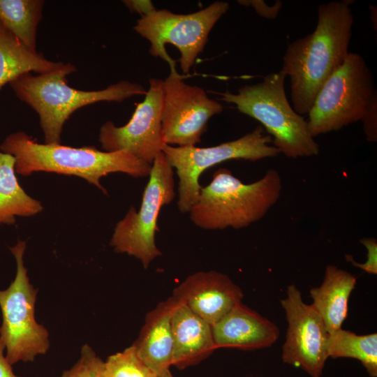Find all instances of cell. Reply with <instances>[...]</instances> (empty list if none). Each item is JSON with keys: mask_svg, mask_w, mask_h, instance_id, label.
<instances>
[{"mask_svg": "<svg viewBox=\"0 0 377 377\" xmlns=\"http://www.w3.org/2000/svg\"><path fill=\"white\" fill-rule=\"evenodd\" d=\"M377 100L372 74L364 58L349 52L318 93L308 112L313 138L362 121Z\"/></svg>", "mask_w": 377, "mask_h": 377, "instance_id": "cell-6", "label": "cell"}, {"mask_svg": "<svg viewBox=\"0 0 377 377\" xmlns=\"http://www.w3.org/2000/svg\"><path fill=\"white\" fill-rule=\"evenodd\" d=\"M158 377H173L171 374L170 369H168L163 372L161 375H159Z\"/></svg>", "mask_w": 377, "mask_h": 377, "instance_id": "cell-31", "label": "cell"}, {"mask_svg": "<svg viewBox=\"0 0 377 377\" xmlns=\"http://www.w3.org/2000/svg\"><path fill=\"white\" fill-rule=\"evenodd\" d=\"M122 2L131 12L138 13L141 17L156 10L151 1L149 0H126Z\"/></svg>", "mask_w": 377, "mask_h": 377, "instance_id": "cell-28", "label": "cell"}, {"mask_svg": "<svg viewBox=\"0 0 377 377\" xmlns=\"http://www.w3.org/2000/svg\"><path fill=\"white\" fill-rule=\"evenodd\" d=\"M286 77L281 70L267 75L260 82L240 87L237 94L226 91L217 94L220 100L235 105L240 112L258 121L280 154L292 158L317 156L319 145L306 120L288 102Z\"/></svg>", "mask_w": 377, "mask_h": 377, "instance_id": "cell-5", "label": "cell"}, {"mask_svg": "<svg viewBox=\"0 0 377 377\" xmlns=\"http://www.w3.org/2000/svg\"><path fill=\"white\" fill-rule=\"evenodd\" d=\"M0 151L15 159V172L29 176L36 172L75 175L95 185L104 194L100 179L108 174L122 172L133 177L149 175L151 165L126 151H105L95 147H73L61 144L39 143L24 131L8 135Z\"/></svg>", "mask_w": 377, "mask_h": 377, "instance_id": "cell-2", "label": "cell"}, {"mask_svg": "<svg viewBox=\"0 0 377 377\" xmlns=\"http://www.w3.org/2000/svg\"><path fill=\"white\" fill-rule=\"evenodd\" d=\"M61 377H105L104 362L86 344L82 347L77 362Z\"/></svg>", "mask_w": 377, "mask_h": 377, "instance_id": "cell-24", "label": "cell"}, {"mask_svg": "<svg viewBox=\"0 0 377 377\" xmlns=\"http://www.w3.org/2000/svg\"><path fill=\"white\" fill-rule=\"evenodd\" d=\"M354 18L348 1L321 3L315 30L289 43L281 71L290 80L293 109L308 114L320 89L349 53Z\"/></svg>", "mask_w": 377, "mask_h": 377, "instance_id": "cell-1", "label": "cell"}, {"mask_svg": "<svg viewBox=\"0 0 377 377\" xmlns=\"http://www.w3.org/2000/svg\"><path fill=\"white\" fill-rule=\"evenodd\" d=\"M269 135L262 126L235 140L209 147H174L165 145L162 151L179 177L177 207L182 213L188 212L198 199L201 186L199 179L207 169L224 161L243 159L256 161L274 157L279 151L269 144Z\"/></svg>", "mask_w": 377, "mask_h": 377, "instance_id": "cell-9", "label": "cell"}, {"mask_svg": "<svg viewBox=\"0 0 377 377\" xmlns=\"http://www.w3.org/2000/svg\"><path fill=\"white\" fill-rule=\"evenodd\" d=\"M228 9L229 3L220 1L188 14L156 9L140 17L133 29L150 43V54L166 61L170 70L176 69L175 61L168 55L165 44L175 46L180 52L181 69L186 74L202 52L211 30Z\"/></svg>", "mask_w": 377, "mask_h": 377, "instance_id": "cell-8", "label": "cell"}, {"mask_svg": "<svg viewBox=\"0 0 377 377\" xmlns=\"http://www.w3.org/2000/svg\"><path fill=\"white\" fill-rule=\"evenodd\" d=\"M26 246V242L18 240L16 245L10 247L17 263L16 275L7 289L0 290V339L11 365L20 361L33 362L37 355L46 353L50 347L47 330L35 319L38 290L29 282L24 264Z\"/></svg>", "mask_w": 377, "mask_h": 377, "instance_id": "cell-7", "label": "cell"}, {"mask_svg": "<svg viewBox=\"0 0 377 377\" xmlns=\"http://www.w3.org/2000/svg\"><path fill=\"white\" fill-rule=\"evenodd\" d=\"M185 304L211 326L241 303V289L224 274L199 272L187 277L173 292Z\"/></svg>", "mask_w": 377, "mask_h": 377, "instance_id": "cell-14", "label": "cell"}, {"mask_svg": "<svg viewBox=\"0 0 377 377\" xmlns=\"http://www.w3.org/2000/svg\"><path fill=\"white\" fill-rule=\"evenodd\" d=\"M161 125L165 145L195 146L201 142L209 120L223 106L201 87L186 84L175 70L163 80Z\"/></svg>", "mask_w": 377, "mask_h": 377, "instance_id": "cell-11", "label": "cell"}, {"mask_svg": "<svg viewBox=\"0 0 377 377\" xmlns=\"http://www.w3.org/2000/svg\"><path fill=\"white\" fill-rule=\"evenodd\" d=\"M149 177L138 211L129 209L116 224L110 240L114 251L135 257L144 268L161 255L155 242L158 217L175 196L173 168L163 151L154 160Z\"/></svg>", "mask_w": 377, "mask_h": 377, "instance_id": "cell-10", "label": "cell"}, {"mask_svg": "<svg viewBox=\"0 0 377 377\" xmlns=\"http://www.w3.org/2000/svg\"><path fill=\"white\" fill-rule=\"evenodd\" d=\"M75 71V65L64 63L57 70L36 75L24 73L9 83L17 98L38 113L46 144H61L64 124L80 108L101 101L121 103L147 93L141 84L128 80L101 90H79L68 84L67 75Z\"/></svg>", "mask_w": 377, "mask_h": 377, "instance_id": "cell-3", "label": "cell"}, {"mask_svg": "<svg viewBox=\"0 0 377 377\" xmlns=\"http://www.w3.org/2000/svg\"><path fill=\"white\" fill-rule=\"evenodd\" d=\"M367 140L374 142L377 140V100L369 106L361 121Z\"/></svg>", "mask_w": 377, "mask_h": 377, "instance_id": "cell-27", "label": "cell"}, {"mask_svg": "<svg viewBox=\"0 0 377 377\" xmlns=\"http://www.w3.org/2000/svg\"><path fill=\"white\" fill-rule=\"evenodd\" d=\"M5 350V344L0 339V377H20L14 374L12 365L3 355Z\"/></svg>", "mask_w": 377, "mask_h": 377, "instance_id": "cell-29", "label": "cell"}, {"mask_svg": "<svg viewBox=\"0 0 377 377\" xmlns=\"http://www.w3.org/2000/svg\"><path fill=\"white\" fill-rule=\"evenodd\" d=\"M237 2L242 6H251L258 15L269 20H274L282 6L281 1H276L273 6H269L262 0H240Z\"/></svg>", "mask_w": 377, "mask_h": 377, "instance_id": "cell-26", "label": "cell"}, {"mask_svg": "<svg viewBox=\"0 0 377 377\" xmlns=\"http://www.w3.org/2000/svg\"><path fill=\"white\" fill-rule=\"evenodd\" d=\"M281 178L274 169L260 179L244 184L230 170L219 168L210 183L201 187L189 210L191 221L204 230L246 228L263 219L279 200Z\"/></svg>", "mask_w": 377, "mask_h": 377, "instance_id": "cell-4", "label": "cell"}, {"mask_svg": "<svg viewBox=\"0 0 377 377\" xmlns=\"http://www.w3.org/2000/svg\"><path fill=\"white\" fill-rule=\"evenodd\" d=\"M15 164L14 156L0 151V224H13L16 216H34L43 209L19 184Z\"/></svg>", "mask_w": 377, "mask_h": 377, "instance_id": "cell-20", "label": "cell"}, {"mask_svg": "<svg viewBox=\"0 0 377 377\" xmlns=\"http://www.w3.org/2000/svg\"><path fill=\"white\" fill-rule=\"evenodd\" d=\"M216 348L257 349L272 346L278 339L277 326L240 303L212 325Z\"/></svg>", "mask_w": 377, "mask_h": 377, "instance_id": "cell-15", "label": "cell"}, {"mask_svg": "<svg viewBox=\"0 0 377 377\" xmlns=\"http://www.w3.org/2000/svg\"><path fill=\"white\" fill-rule=\"evenodd\" d=\"M172 297L149 312L133 346L140 358L158 376L172 365L173 341L171 330Z\"/></svg>", "mask_w": 377, "mask_h": 377, "instance_id": "cell-17", "label": "cell"}, {"mask_svg": "<svg viewBox=\"0 0 377 377\" xmlns=\"http://www.w3.org/2000/svg\"><path fill=\"white\" fill-rule=\"evenodd\" d=\"M328 357H350L359 360L371 377L377 376V334L357 335L339 329L329 334Z\"/></svg>", "mask_w": 377, "mask_h": 377, "instance_id": "cell-22", "label": "cell"}, {"mask_svg": "<svg viewBox=\"0 0 377 377\" xmlns=\"http://www.w3.org/2000/svg\"><path fill=\"white\" fill-rule=\"evenodd\" d=\"M171 330L172 365L179 369L195 364L216 349L212 326L173 297Z\"/></svg>", "mask_w": 377, "mask_h": 377, "instance_id": "cell-16", "label": "cell"}, {"mask_svg": "<svg viewBox=\"0 0 377 377\" xmlns=\"http://www.w3.org/2000/svg\"><path fill=\"white\" fill-rule=\"evenodd\" d=\"M43 6L42 0H0V22L33 52Z\"/></svg>", "mask_w": 377, "mask_h": 377, "instance_id": "cell-21", "label": "cell"}, {"mask_svg": "<svg viewBox=\"0 0 377 377\" xmlns=\"http://www.w3.org/2000/svg\"><path fill=\"white\" fill-rule=\"evenodd\" d=\"M105 377H158L140 358L133 345L108 357Z\"/></svg>", "mask_w": 377, "mask_h": 377, "instance_id": "cell-23", "label": "cell"}, {"mask_svg": "<svg viewBox=\"0 0 377 377\" xmlns=\"http://www.w3.org/2000/svg\"><path fill=\"white\" fill-rule=\"evenodd\" d=\"M63 62L47 60L28 50L0 22V90L24 73H45L59 68Z\"/></svg>", "mask_w": 377, "mask_h": 377, "instance_id": "cell-19", "label": "cell"}, {"mask_svg": "<svg viewBox=\"0 0 377 377\" xmlns=\"http://www.w3.org/2000/svg\"><path fill=\"white\" fill-rule=\"evenodd\" d=\"M163 80L152 78L144 100L138 103L128 123L117 126L105 122L100 128L98 140L105 151H126L137 158L152 164L162 152L163 141L161 113Z\"/></svg>", "mask_w": 377, "mask_h": 377, "instance_id": "cell-12", "label": "cell"}, {"mask_svg": "<svg viewBox=\"0 0 377 377\" xmlns=\"http://www.w3.org/2000/svg\"><path fill=\"white\" fill-rule=\"evenodd\" d=\"M369 10H370V17L373 22V24H374V17L376 20V7L370 6Z\"/></svg>", "mask_w": 377, "mask_h": 377, "instance_id": "cell-30", "label": "cell"}, {"mask_svg": "<svg viewBox=\"0 0 377 377\" xmlns=\"http://www.w3.org/2000/svg\"><path fill=\"white\" fill-rule=\"evenodd\" d=\"M355 285V276L336 266L328 265L322 284L311 290V305L321 317L329 334L341 328L348 316L349 297Z\"/></svg>", "mask_w": 377, "mask_h": 377, "instance_id": "cell-18", "label": "cell"}, {"mask_svg": "<svg viewBox=\"0 0 377 377\" xmlns=\"http://www.w3.org/2000/svg\"><path fill=\"white\" fill-rule=\"evenodd\" d=\"M360 242L366 247L367 250V260L364 263L355 262L351 256H346L348 261L350 262L354 266L357 267L366 272L372 274H377V242L374 238H363Z\"/></svg>", "mask_w": 377, "mask_h": 377, "instance_id": "cell-25", "label": "cell"}, {"mask_svg": "<svg viewBox=\"0 0 377 377\" xmlns=\"http://www.w3.org/2000/svg\"><path fill=\"white\" fill-rule=\"evenodd\" d=\"M281 304L288 324L283 361L301 368L311 377H320L328 358L329 337L321 317L311 305L303 302L295 285L288 287L287 297Z\"/></svg>", "mask_w": 377, "mask_h": 377, "instance_id": "cell-13", "label": "cell"}]
</instances>
